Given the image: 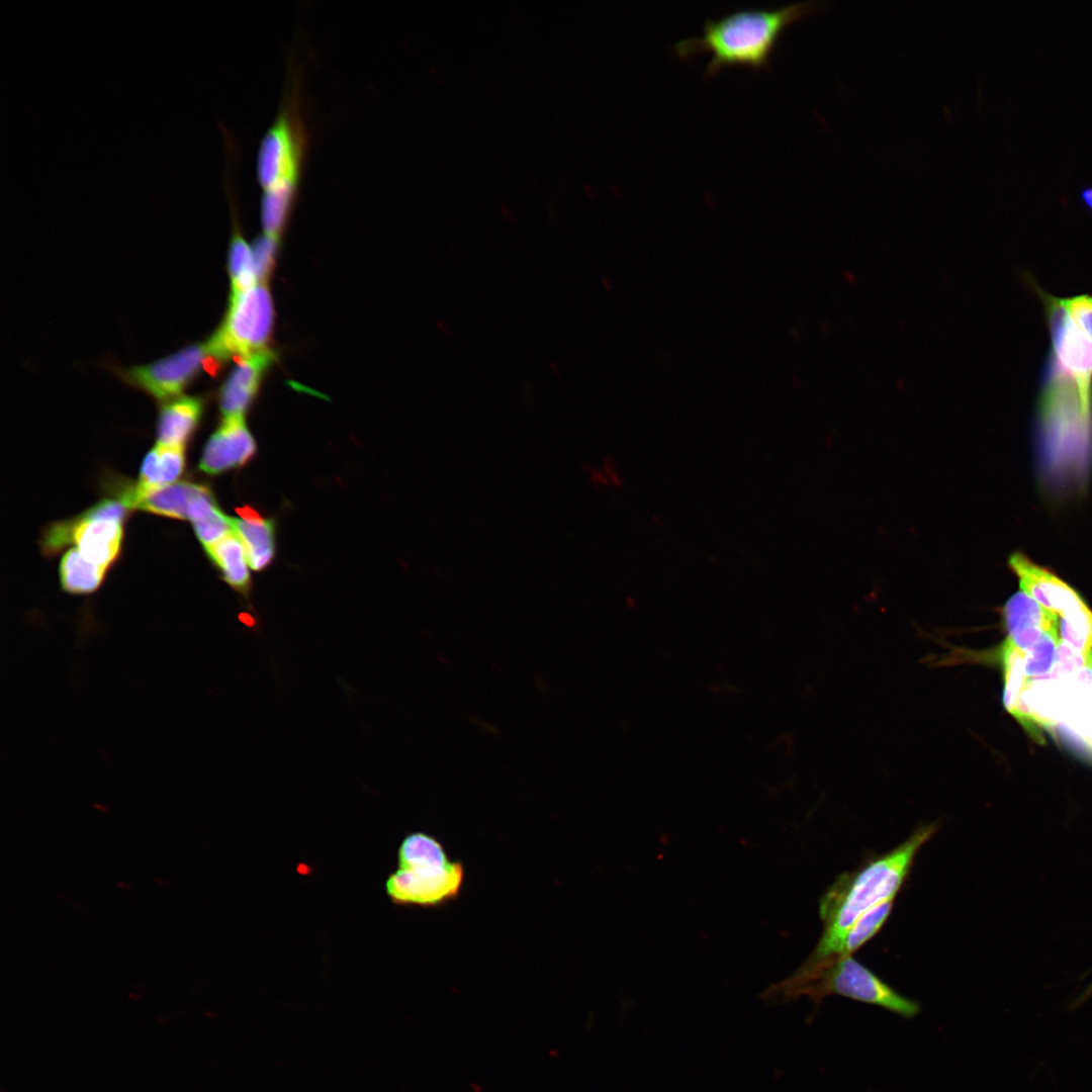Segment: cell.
<instances>
[{"label": "cell", "mask_w": 1092, "mask_h": 1092, "mask_svg": "<svg viewBox=\"0 0 1092 1092\" xmlns=\"http://www.w3.org/2000/svg\"><path fill=\"white\" fill-rule=\"evenodd\" d=\"M937 824L918 827L904 842L856 871L840 875L819 902L823 933L806 962L804 972L836 958L854 922L877 904L894 899L904 884L919 849L935 834Z\"/></svg>", "instance_id": "obj_1"}, {"label": "cell", "mask_w": 1092, "mask_h": 1092, "mask_svg": "<svg viewBox=\"0 0 1092 1092\" xmlns=\"http://www.w3.org/2000/svg\"><path fill=\"white\" fill-rule=\"evenodd\" d=\"M825 6L823 1H803L777 8L739 9L718 19L707 18L701 35L676 41L672 51L682 59L699 52H710L705 77H712L728 66L767 68L785 29Z\"/></svg>", "instance_id": "obj_2"}, {"label": "cell", "mask_w": 1092, "mask_h": 1092, "mask_svg": "<svg viewBox=\"0 0 1092 1092\" xmlns=\"http://www.w3.org/2000/svg\"><path fill=\"white\" fill-rule=\"evenodd\" d=\"M229 272L233 292L244 291L256 285L252 249L237 231L230 245Z\"/></svg>", "instance_id": "obj_22"}, {"label": "cell", "mask_w": 1092, "mask_h": 1092, "mask_svg": "<svg viewBox=\"0 0 1092 1092\" xmlns=\"http://www.w3.org/2000/svg\"><path fill=\"white\" fill-rule=\"evenodd\" d=\"M1057 634L1060 642L1080 653L1092 667V611L1088 606L1057 616Z\"/></svg>", "instance_id": "obj_20"}, {"label": "cell", "mask_w": 1092, "mask_h": 1092, "mask_svg": "<svg viewBox=\"0 0 1092 1092\" xmlns=\"http://www.w3.org/2000/svg\"><path fill=\"white\" fill-rule=\"evenodd\" d=\"M105 570L87 560L78 549H70L61 561L62 587L73 595L91 594L101 584Z\"/></svg>", "instance_id": "obj_18"}, {"label": "cell", "mask_w": 1092, "mask_h": 1092, "mask_svg": "<svg viewBox=\"0 0 1092 1092\" xmlns=\"http://www.w3.org/2000/svg\"><path fill=\"white\" fill-rule=\"evenodd\" d=\"M464 881V864L460 860H451L443 864L398 868L387 878L385 891L396 905L435 908L457 899Z\"/></svg>", "instance_id": "obj_6"}, {"label": "cell", "mask_w": 1092, "mask_h": 1092, "mask_svg": "<svg viewBox=\"0 0 1092 1092\" xmlns=\"http://www.w3.org/2000/svg\"><path fill=\"white\" fill-rule=\"evenodd\" d=\"M158 467L161 485L174 483L184 470L185 457L183 446H163L157 444Z\"/></svg>", "instance_id": "obj_26"}, {"label": "cell", "mask_w": 1092, "mask_h": 1092, "mask_svg": "<svg viewBox=\"0 0 1092 1092\" xmlns=\"http://www.w3.org/2000/svg\"><path fill=\"white\" fill-rule=\"evenodd\" d=\"M193 527L198 539L204 547L217 542L234 531L232 518H228L219 509L200 520L193 522Z\"/></svg>", "instance_id": "obj_25"}, {"label": "cell", "mask_w": 1092, "mask_h": 1092, "mask_svg": "<svg viewBox=\"0 0 1092 1092\" xmlns=\"http://www.w3.org/2000/svg\"><path fill=\"white\" fill-rule=\"evenodd\" d=\"M791 994H804L819 1003L839 995L876 1005L904 1018L920 1012L918 1002L903 996L851 956L830 959L815 968L796 971L784 986Z\"/></svg>", "instance_id": "obj_3"}, {"label": "cell", "mask_w": 1092, "mask_h": 1092, "mask_svg": "<svg viewBox=\"0 0 1092 1092\" xmlns=\"http://www.w3.org/2000/svg\"><path fill=\"white\" fill-rule=\"evenodd\" d=\"M1009 566L1018 577L1022 592L1057 616L1087 607L1074 588L1023 554H1012Z\"/></svg>", "instance_id": "obj_10"}, {"label": "cell", "mask_w": 1092, "mask_h": 1092, "mask_svg": "<svg viewBox=\"0 0 1092 1092\" xmlns=\"http://www.w3.org/2000/svg\"><path fill=\"white\" fill-rule=\"evenodd\" d=\"M203 403L199 397L178 396L163 405L158 422V444L183 446L196 428Z\"/></svg>", "instance_id": "obj_13"}, {"label": "cell", "mask_w": 1092, "mask_h": 1092, "mask_svg": "<svg viewBox=\"0 0 1092 1092\" xmlns=\"http://www.w3.org/2000/svg\"><path fill=\"white\" fill-rule=\"evenodd\" d=\"M278 238L266 234L255 241L252 253L257 279L264 281L270 275L274 266Z\"/></svg>", "instance_id": "obj_27"}, {"label": "cell", "mask_w": 1092, "mask_h": 1092, "mask_svg": "<svg viewBox=\"0 0 1092 1092\" xmlns=\"http://www.w3.org/2000/svg\"><path fill=\"white\" fill-rule=\"evenodd\" d=\"M1080 197L1084 204L1092 211V186L1083 188Z\"/></svg>", "instance_id": "obj_30"}, {"label": "cell", "mask_w": 1092, "mask_h": 1092, "mask_svg": "<svg viewBox=\"0 0 1092 1092\" xmlns=\"http://www.w3.org/2000/svg\"><path fill=\"white\" fill-rule=\"evenodd\" d=\"M1058 640L1049 633L1024 656V672L1027 685L1030 677H1038L1053 670L1057 660Z\"/></svg>", "instance_id": "obj_24"}, {"label": "cell", "mask_w": 1092, "mask_h": 1092, "mask_svg": "<svg viewBox=\"0 0 1092 1092\" xmlns=\"http://www.w3.org/2000/svg\"><path fill=\"white\" fill-rule=\"evenodd\" d=\"M208 356L206 344L192 345L153 363L130 367L122 377L160 400H170L193 380Z\"/></svg>", "instance_id": "obj_8"}, {"label": "cell", "mask_w": 1092, "mask_h": 1092, "mask_svg": "<svg viewBox=\"0 0 1092 1092\" xmlns=\"http://www.w3.org/2000/svg\"><path fill=\"white\" fill-rule=\"evenodd\" d=\"M295 194L264 192L261 203V220L266 235L278 238L293 202Z\"/></svg>", "instance_id": "obj_23"}, {"label": "cell", "mask_w": 1092, "mask_h": 1092, "mask_svg": "<svg viewBox=\"0 0 1092 1092\" xmlns=\"http://www.w3.org/2000/svg\"><path fill=\"white\" fill-rule=\"evenodd\" d=\"M273 317L272 298L264 284L232 292L225 317L206 343L209 355L219 363L265 350Z\"/></svg>", "instance_id": "obj_5"}, {"label": "cell", "mask_w": 1092, "mask_h": 1092, "mask_svg": "<svg viewBox=\"0 0 1092 1092\" xmlns=\"http://www.w3.org/2000/svg\"><path fill=\"white\" fill-rule=\"evenodd\" d=\"M256 452V443L243 416L225 418L209 438L200 460V469L208 474L243 466Z\"/></svg>", "instance_id": "obj_11"}, {"label": "cell", "mask_w": 1092, "mask_h": 1092, "mask_svg": "<svg viewBox=\"0 0 1092 1092\" xmlns=\"http://www.w3.org/2000/svg\"><path fill=\"white\" fill-rule=\"evenodd\" d=\"M1004 625L1007 635L1028 628H1039L1058 640L1057 615L1041 607L1037 602L1019 592L1011 597L1003 608Z\"/></svg>", "instance_id": "obj_16"}, {"label": "cell", "mask_w": 1092, "mask_h": 1092, "mask_svg": "<svg viewBox=\"0 0 1092 1092\" xmlns=\"http://www.w3.org/2000/svg\"><path fill=\"white\" fill-rule=\"evenodd\" d=\"M121 537V521L98 518L88 511L72 524L57 526L47 543L57 548L71 538L87 560L106 569L119 552Z\"/></svg>", "instance_id": "obj_9"}, {"label": "cell", "mask_w": 1092, "mask_h": 1092, "mask_svg": "<svg viewBox=\"0 0 1092 1092\" xmlns=\"http://www.w3.org/2000/svg\"><path fill=\"white\" fill-rule=\"evenodd\" d=\"M293 93L261 141L258 179L264 192L296 193L306 147V131Z\"/></svg>", "instance_id": "obj_4"}, {"label": "cell", "mask_w": 1092, "mask_h": 1092, "mask_svg": "<svg viewBox=\"0 0 1092 1092\" xmlns=\"http://www.w3.org/2000/svg\"><path fill=\"white\" fill-rule=\"evenodd\" d=\"M1074 323L1092 339V295L1062 298Z\"/></svg>", "instance_id": "obj_28"}, {"label": "cell", "mask_w": 1092, "mask_h": 1092, "mask_svg": "<svg viewBox=\"0 0 1092 1092\" xmlns=\"http://www.w3.org/2000/svg\"><path fill=\"white\" fill-rule=\"evenodd\" d=\"M234 532L241 539L246 550L249 565L254 570L268 566L274 557V526L269 520L250 524L233 519Z\"/></svg>", "instance_id": "obj_17"}, {"label": "cell", "mask_w": 1092, "mask_h": 1092, "mask_svg": "<svg viewBox=\"0 0 1092 1092\" xmlns=\"http://www.w3.org/2000/svg\"><path fill=\"white\" fill-rule=\"evenodd\" d=\"M1039 294L1045 307L1052 355L1075 380L1084 411L1092 414V339L1074 323L1062 298L1041 291Z\"/></svg>", "instance_id": "obj_7"}, {"label": "cell", "mask_w": 1092, "mask_h": 1092, "mask_svg": "<svg viewBox=\"0 0 1092 1092\" xmlns=\"http://www.w3.org/2000/svg\"><path fill=\"white\" fill-rule=\"evenodd\" d=\"M451 860L443 844L435 836L425 832L408 833L397 850L398 868L442 864Z\"/></svg>", "instance_id": "obj_19"}, {"label": "cell", "mask_w": 1092, "mask_h": 1092, "mask_svg": "<svg viewBox=\"0 0 1092 1092\" xmlns=\"http://www.w3.org/2000/svg\"><path fill=\"white\" fill-rule=\"evenodd\" d=\"M206 487L186 481L174 482L151 489L142 494L132 509H142L157 515L175 519H188L192 500Z\"/></svg>", "instance_id": "obj_15"}, {"label": "cell", "mask_w": 1092, "mask_h": 1092, "mask_svg": "<svg viewBox=\"0 0 1092 1092\" xmlns=\"http://www.w3.org/2000/svg\"><path fill=\"white\" fill-rule=\"evenodd\" d=\"M893 904L894 899H889L863 913L847 931L836 958L850 956L875 936L888 919Z\"/></svg>", "instance_id": "obj_21"}, {"label": "cell", "mask_w": 1092, "mask_h": 1092, "mask_svg": "<svg viewBox=\"0 0 1092 1092\" xmlns=\"http://www.w3.org/2000/svg\"><path fill=\"white\" fill-rule=\"evenodd\" d=\"M237 513L239 514V516L242 518L243 521H245L247 523H250V524H257V523H262V522L265 521L261 517L259 512H257L255 509H253L251 507H248V506L238 508Z\"/></svg>", "instance_id": "obj_29"}, {"label": "cell", "mask_w": 1092, "mask_h": 1092, "mask_svg": "<svg viewBox=\"0 0 1092 1092\" xmlns=\"http://www.w3.org/2000/svg\"><path fill=\"white\" fill-rule=\"evenodd\" d=\"M274 358L268 349L241 357L219 391V407L224 418L243 416Z\"/></svg>", "instance_id": "obj_12"}, {"label": "cell", "mask_w": 1092, "mask_h": 1092, "mask_svg": "<svg viewBox=\"0 0 1092 1092\" xmlns=\"http://www.w3.org/2000/svg\"><path fill=\"white\" fill-rule=\"evenodd\" d=\"M211 560L222 573L224 581L237 593L249 600L251 576L244 545L235 532L205 547Z\"/></svg>", "instance_id": "obj_14"}]
</instances>
